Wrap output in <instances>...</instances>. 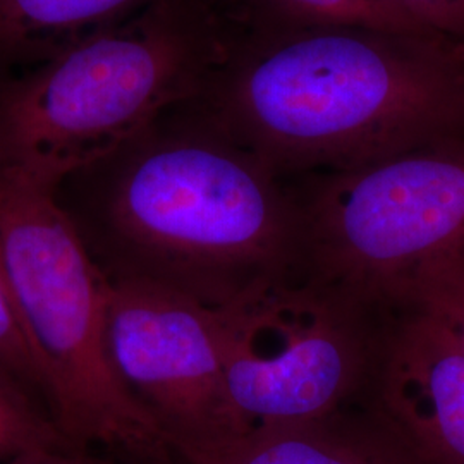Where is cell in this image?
I'll return each mask as SVG.
<instances>
[{
    "mask_svg": "<svg viewBox=\"0 0 464 464\" xmlns=\"http://www.w3.org/2000/svg\"><path fill=\"white\" fill-rule=\"evenodd\" d=\"M159 0H0V83Z\"/></svg>",
    "mask_w": 464,
    "mask_h": 464,
    "instance_id": "cell-9",
    "label": "cell"
},
{
    "mask_svg": "<svg viewBox=\"0 0 464 464\" xmlns=\"http://www.w3.org/2000/svg\"><path fill=\"white\" fill-rule=\"evenodd\" d=\"M212 316L232 408L256 429L327 421L373 396L396 308L299 266Z\"/></svg>",
    "mask_w": 464,
    "mask_h": 464,
    "instance_id": "cell-5",
    "label": "cell"
},
{
    "mask_svg": "<svg viewBox=\"0 0 464 464\" xmlns=\"http://www.w3.org/2000/svg\"><path fill=\"white\" fill-rule=\"evenodd\" d=\"M232 26L212 0H159L0 83V174L57 189L197 97Z\"/></svg>",
    "mask_w": 464,
    "mask_h": 464,
    "instance_id": "cell-3",
    "label": "cell"
},
{
    "mask_svg": "<svg viewBox=\"0 0 464 464\" xmlns=\"http://www.w3.org/2000/svg\"><path fill=\"white\" fill-rule=\"evenodd\" d=\"M55 195L109 281H145L218 308L301 266L291 184L176 107Z\"/></svg>",
    "mask_w": 464,
    "mask_h": 464,
    "instance_id": "cell-2",
    "label": "cell"
},
{
    "mask_svg": "<svg viewBox=\"0 0 464 464\" xmlns=\"http://www.w3.org/2000/svg\"><path fill=\"white\" fill-rule=\"evenodd\" d=\"M0 370L23 383L49 410V383L23 331L9 291L0 277ZM50 413V410H49Z\"/></svg>",
    "mask_w": 464,
    "mask_h": 464,
    "instance_id": "cell-14",
    "label": "cell"
},
{
    "mask_svg": "<svg viewBox=\"0 0 464 464\" xmlns=\"http://www.w3.org/2000/svg\"><path fill=\"white\" fill-rule=\"evenodd\" d=\"M212 4L237 30L351 24L435 36L420 28L392 0H212Z\"/></svg>",
    "mask_w": 464,
    "mask_h": 464,
    "instance_id": "cell-11",
    "label": "cell"
},
{
    "mask_svg": "<svg viewBox=\"0 0 464 464\" xmlns=\"http://www.w3.org/2000/svg\"><path fill=\"white\" fill-rule=\"evenodd\" d=\"M332 421L334 418L310 425L256 427L169 444L167 449L179 464H394L383 463L377 454L337 435ZM404 464L429 463L411 448V458Z\"/></svg>",
    "mask_w": 464,
    "mask_h": 464,
    "instance_id": "cell-10",
    "label": "cell"
},
{
    "mask_svg": "<svg viewBox=\"0 0 464 464\" xmlns=\"http://www.w3.org/2000/svg\"><path fill=\"white\" fill-rule=\"evenodd\" d=\"M396 308L430 318L464 354V253L425 266L401 293Z\"/></svg>",
    "mask_w": 464,
    "mask_h": 464,
    "instance_id": "cell-12",
    "label": "cell"
},
{
    "mask_svg": "<svg viewBox=\"0 0 464 464\" xmlns=\"http://www.w3.org/2000/svg\"><path fill=\"white\" fill-rule=\"evenodd\" d=\"M279 176L464 140V47L351 24L237 30L183 105Z\"/></svg>",
    "mask_w": 464,
    "mask_h": 464,
    "instance_id": "cell-1",
    "label": "cell"
},
{
    "mask_svg": "<svg viewBox=\"0 0 464 464\" xmlns=\"http://www.w3.org/2000/svg\"><path fill=\"white\" fill-rule=\"evenodd\" d=\"M130 461L133 464H179L174 459V456L170 454V450L167 449V446L164 449L155 450V452L145 454V456L131 458Z\"/></svg>",
    "mask_w": 464,
    "mask_h": 464,
    "instance_id": "cell-17",
    "label": "cell"
},
{
    "mask_svg": "<svg viewBox=\"0 0 464 464\" xmlns=\"http://www.w3.org/2000/svg\"><path fill=\"white\" fill-rule=\"evenodd\" d=\"M425 32L464 47V0H392Z\"/></svg>",
    "mask_w": 464,
    "mask_h": 464,
    "instance_id": "cell-15",
    "label": "cell"
},
{
    "mask_svg": "<svg viewBox=\"0 0 464 464\" xmlns=\"http://www.w3.org/2000/svg\"><path fill=\"white\" fill-rule=\"evenodd\" d=\"M0 268L69 442L138 458L166 439L117 379L105 343L111 281L55 189L0 174Z\"/></svg>",
    "mask_w": 464,
    "mask_h": 464,
    "instance_id": "cell-4",
    "label": "cell"
},
{
    "mask_svg": "<svg viewBox=\"0 0 464 464\" xmlns=\"http://www.w3.org/2000/svg\"><path fill=\"white\" fill-rule=\"evenodd\" d=\"M69 442L34 394L0 370V461H11L32 449Z\"/></svg>",
    "mask_w": 464,
    "mask_h": 464,
    "instance_id": "cell-13",
    "label": "cell"
},
{
    "mask_svg": "<svg viewBox=\"0 0 464 464\" xmlns=\"http://www.w3.org/2000/svg\"><path fill=\"white\" fill-rule=\"evenodd\" d=\"M88 449L72 442H63L26 450L7 464H107L97 459Z\"/></svg>",
    "mask_w": 464,
    "mask_h": 464,
    "instance_id": "cell-16",
    "label": "cell"
},
{
    "mask_svg": "<svg viewBox=\"0 0 464 464\" xmlns=\"http://www.w3.org/2000/svg\"><path fill=\"white\" fill-rule=\"evenodd\" d=\"M0 277H2V281H4V276H2V268H0ZM4 284H5V281H4ZM7 287V285H5Z\"/></svg>",
    "mask_w": 464,
    "mask_h": 464,
    "instance_id": "cell-18",
    "label": "cell"
},
{
    "mask_svg": "<svg viewBox=\"0 0 464 464\" xmlns=\"http://www.w3.org/2000/svg\"><path fill=\"white\" fill-rule=\"evenodd\" d=\"M373 399L427 463L464 464V354L430 318L396 310Z\"/></svg>",
    "mask_w": 464,
    "mask_h": 464,
    "instance_id": "cell-8",
    "label": "cell"
},
{
    "mask_svg": "<svg viewBox=\"0 0 464 464\" xmlns=\"http://www.w3.org/2000/svg\"><path fill=\"white\" fill-rule=\"evenodd\" d=\"M301 266L396 306L425 268L464 253V140L289 178Z\"/></svg>",
    "mask_w": 464,
    "mask_h": 464,
    "instance_id": "cell-6",
    "label": "cell"
},
{
    "mask_svg": "<svg viewBox=\"0 0 464 464\" xmlns=\"http://www.w3.org/2000/svg\"><path fill=\"white\" fill-rule=\"evenodd\" d=\"M105 343L166 446L249 430L227 394L212 308L159 284L111 281Z\"/></svg>",
    "mask_w": 464,
    "mask_h": 464,
    "instance_id": "cell-7",
    "label": "cell"
}]
</instances>
